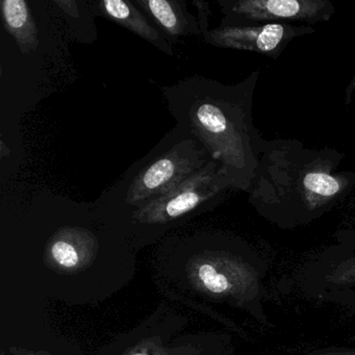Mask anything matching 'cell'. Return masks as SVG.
<instances>
[{"mask_svg": "<svg viewBox=\"0 0 355 355\" xmlns=\"http://www.w3.org/2000/svg\"><path fill=\"white\" fill-rule=\"evenodd\" d=\"M343 159L336 149L265 139L249 202L261 218L282 230L309 225L355 188L354 172L338 170Z\"/></svg>", "mask_w": 355, "mask_h": 355, "instance_id": "obj_1", "label": "cell"}, {"mask_svg": "<svg viewBox=\"0 0 355 355\" xmlns=\"http://www.w3.org/2000/svg\"><path fill=\"white\" fill-rule=\"evenodd\" d=\"M184 246L164 251L155 263L169 288L240 309L261 325L273 326L265 306L269 263L257 249L239 236L222 234Z\"/></svg>", "mask_w": 355, "mask_h": 355, "instance_id": "obj_2", "label": "cell"}, {"mask_svg": "<svg viewBox=\"0 0 355 355\" xmlns=\"http://www.w3.org/2000/svg\"><path fill=\"white\" fill-rule=\"evenodd\" d=\"M259 70L234 86L197 84L189 107V126L236 190L248 192L259 167L265 139L253 124V97Z\"/></svg>", "mask_w": 355, "mask_h": 355, "instance_id": "obj_3", "label": "cell"}, {"mask_svg": "<svg viewBox=\"0 0 355 355\" xmlns=\"http://www.w3.org/2000/svg\"><path fill=\"white\" fill-rule=\"evenodd\" d=\"M295 282L311 300L355 309V216L299 266Z\"/></svg>", "mask_w": 355, "mask_h": 355, "instance_id": "obj_4", "label": "cell"}, {"mask_svg": "<svg viewBox=\"0 0 355 355\" xmlns=\"http://www.w3.org/2000/svg\"><path fill=\"white\" fill-rule=\"evenodd\" d=\"M232 188L225 172L211 161L169 194L145 203L132 213L141 225L164 226L182 219Z\"/></svg>", "mask_w": 355, "mask_h": 355, "instance_id": "obj_5", "label": "cell"}, {"mask_svg": "<svg viewBox=\"0 0 355 355\" xmlns=\"http://www.w3.org/2000/svg\"><path fill=\"white\" fill-rule=\"evenodd\" d=\"M182 321L172 315L159 313L107 347L99 355H205L225 334H207L196 338L182 336L171 342L175 324Z\"/></svg>", "mask_w": 355, "mask_h": 355, "instance_id": "obj_6", "label": "cell"}, {"mask_svg": "<svg viewBox=\"0 0 355 355\" xmlns=\"http://www.w3.org/2000/svg\"><path fill=\"white\" fill-rule=\"evenodd\" d=\"M207 153L192 140L175 145L138 174L128 188L126 203L139 209L169 194L209 163Z\"/></svg>", "mask_w": 355, "mask_h": 355, "instance_id": "obj_7", "label": "cell"}, {"mask_svg": "<svg viewBox=\"0 0 355 355\" xmlns=\"http://www.w3.org/2000/svg\"><path fill=\"white\" fill-rule=\"evenodd\" d=\"M221 26L291 24L315 26L336 13L329 0H222Z\"/></svg>", "mask_w": 355, "mask_h": 355, "instance_id": "obj_8", "label": "cell"}, {"mask_svg": "<svg viewBox=\"0 0 355 355\" xmlns=\"http://www.w3.org/2000/svg\"><path fill=\"white\" fill-rule=\"evenodd\" d=\"M207 9L199 8L201 32L209 44L232 51H250L276 60L295 39L317 32L313 26L294 24L220 26L207 30Z\"/></svg>", "mask_w": 355, "mask_h": 355, "instance_id": "obj_9", "label": "cell"}, {"mask_svg": "<svg viewBox=\"0 0 355 355\" xmlns=\"http://www.w3.org/2000/svg\"><path fill=\"white\" fill-rule=\"evenodd\" d=\"M137 5L150 16L162 32L172 39L189 35H200L199 22L178 0H136Z\"/></svg>", "mask_w": 355, "mask_h": 355, "instance_id": "obj_10", "label": "cell"}, {"mask_svg": "<svg viewBox=\"0 0 355 355\" xmlns=\"http://www.w3.org/2000/svg\"><path fill=\"white\" fill-rule=\"evenodd\" d=\"M98 9L105 17L148 41L164 53L172 55V49L168 40L130 1L105 0L98 3Z\"/></svg>", "mask_w": 355, "mask_h": 355, "instance_id": "obj_11", "label": "cell"}, {"mask_svg": "<svg viewBox=\"0 0 355 355\" xmlns=\"http://www.w3.org/2000/svg\"><path fill=\"white\" fill-rule=\"evenodd\" d=\"M1 16L6 31L13 37L24 55H30L39 45L38 31L30 6L24 0H3Z\"/></svg>", "mask_w": 355, "mask_h": 355, "instance_id": "obj_12", "label": "cell"}, {"mask_svg": "<svg viewBox=\"0 0 355 355\" xmlns=\"http://www.w3.org/2000/svg\"><path fill=\"white\" fill-rule=\"evenodd\" d=\"M307 355H355V348L349 347H327L313 350Z\"/></svg>", "mask_w": 355, "mask_h": 355, "instance_id": "obj_13", "label": "cell"}, {"mask_svg": "<svg viewBox=\"0 0 355 355\" xmlns=\"http://www.w3.org/2000/svg\"><path fill=\"white\" fill-rule=\"evenodd\" d=\"M62 11L65 12L67 15L71 16V17L76 18L78 17V14H80V11H78V3L76 1H72V0H55L53 1Z\"/></svg>", "mask_w": 355, "mask_h": 355, "instance_id": "obj_14", "label": "cell"}, {"mask_svg": "<svg viewBox=\"0 0 355 355\" xmlns=\"http://www.w3.org/2000/svg\"><path fill=\"white\" fill-rule=\"evenodd\" d=\"M211 355H234V348L224 349V350L216 351Z\"/></svg>", "mask_w": 355, "mask_h": 355, "instance_id": "obj_15", "label": "cell"}, {"mask_svg": "<svg viewBox=\"0 0 355 355\" xmlns=\"http://www.w3.org/2000/svg\"><path fill=\"white\" fill-rule=\"evenodd\" d=\"M20 355H51L49 351H37V352H28L26 353V354H20Z\"/></svg>", "mask_w": 355, "mask_h": 355, "instance_id": "obj_16", "label": "cell"}]
</instances>
